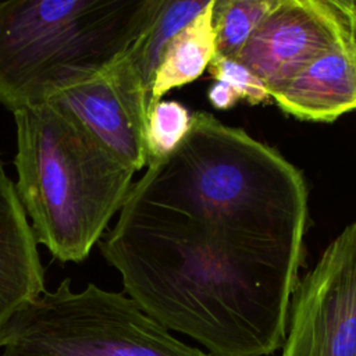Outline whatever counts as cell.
<instances>
[{
  "mask_svg": "<svg viewBox=\"0 0 356 356\" xmlns=\"http://www.w3.org/2000/svg\"><path fill=\"white\" fill-rule=\"evenodd\" d=\"M302 171L196 111L182 142L132 182L99 249L125 295L211 356L281 349L307 228Z\"/></svg>",
  "mask_w": 356,
  "mask_h": 356,
  "instance_id": "6da1fadb",
  "label": "cell"
},
{
  "mask_svg": "<svg viewBox=\"0 0 356 356\" xmlns=\"http://www.w3.org/2000/svg\"><path fill=\"white\" fill-rule=\"evenodd\" d=\"M209 70L214 81L227 85L239 100L242 99L250 104H259L271 99L266 85L236 58L216 54L209 64Z\"/></svg>",
  "mask_w": 356,
  "mask_h": 356,
  "instance_id": "5bb4252c",
  "label": "cell"
},
{
  "mask_svg": "<svg viewBox=\"0 0 356 356\" xmlns=\"http://www.w3.org/2000/svg\"><path fill=\"white\" fill-rule=\"evenodd\" d=\"M348 17H349V22H350V29L356 42V0H343Z\"/></svg>",
  "mask_w": 356,
  "mask_h": 356,
  "instance_id": "2e32d148",
  "label": "cell"
},
{
  "mask_svg": "<svg viewBox=\"0 0 356 356\" xmlns=\"http://www.w3.org/2000/svg\"><path fill=\"white\" fill-rule=\"evenodd\" d=\"M150 92L127 53L92 78L56 93L49 102L75 117L135 172L146 167Z\"/></svg>",
  "mask_w": 356,
  "mask_h": 356,
  "instance_id": "52a82bcc",
  "label": "cell"
},
{
  "mask_svg": "<svg viewBox=\"0 0 356 356\" xmlns=\"http://www.w3.org/2000/svg\"><path fill=\"white\" fill-rule=\"evenodd\" d=\"M207 96L210 103L218 110H227L239 100L236 95L227 85L218 81H214V83L210 86Z\"/></svg>",
  "mask_w": 356,
  "mask_h": 356,
  "instance_id": "9a60e30c",
  "label": "cell"
},
{
  "mask_svg": "<svg viewBox=\"0 0 356 356\" xmlns=\"http://www.w3.org/2000/svg\"><path fill=\"white\" fill-rule=\"evenodd\" d=\"M13 115L15 189L36 242L63 263H81L120 211L135 171L56 104Z\"/></svg>",
  "mask_w": 356,
  "mask_h": 356,
  "instance_id": "7a4b0ae2",
  "label": "cell"
},
{
  "mask_svg": "<svg viewBox=\"0 0 356 356\" xmlns=\"http://www.w3.org/2000/svg\"><path fill=\"white\" fill-rule=\"evenodd\" d=\"M274 0H214L216 54L236 58Z\"/></svg>",
  "mask_w": 356,
  "mask_h": 356,
  "instance_id": "7c38bea8",
  "label": "cell"
},
{
  "mask_svg": "<svg viewBox=\"0 0 356 356\" xmlns=\"http://www.w3.org/2000/svg\"><path fill=\"white\" fill-rule=\"evenodd\" d=\"M209 1L210 0H161L152 22L128 49L127 56L135 65L149 92L152 90L154 74L167 44L181 29L199 15Z\"/></svg>",
  "mask_w": 356,
  "mask_h": 356,
  "instance_id": "8fae6325",
  "label": "cell"
},
{
  "mask_svg": "<svg viewBox=\"0 0 356 356\" xmlns=\"http://www.w3.org/2000/svg\"><path fill=\"white\" fill-rule=\"evenodd\" d=\"M44 289L38 242L0 154V337L13 316Z\"/></svg>",
  "mask_w": 356,
  "mask_h": 356,
  "instance_id": "9c48e42d",
  "label": "cell"
},
{
  "mask_svg": "<svg viewBox=\"0 0 356 356\" xmlns=\"http://www.w3.org/2000/svg\"><path fill=\"white\" fill-rule=\"evenodd\" d=\"M191 113L175 100H160L147 111V163L164 159L182 142L191 125ZM147 165V164H146Z\"/></svg>",
  "mask_w": 356,
  "mask_h": 356,
  "instance_id": "4fadbf2b",
  "label": "cell"
},
{
  "mask_svg": "<svg viewBox=\"0 0 356 356\" xmlns=\"http://www.w3.org/2000/svg\"><path fill=\"white\" fill-rule=\"evenodd\" d=\"M213 3L181 29L167 44L154 74L149 108L171 89L197 79L216 56Z\"/></svg>",
  "mask_w": 356,
  "mask_h": 356,
  "instance_id": "30bf717a",
  "label": "cell"
},
{
  "mask_svg": "<svg viewBox=\"0 0 356 356\" xmlns=\"http://www.w3.org/2000/svg\"><path fill=\"white\" fill-rule=\"evenodd\" d=\"M281 356H356V220L298 282Z\"/></svg>",
  "mask_w": 356,
  "mask_h": 356,
  "instance_id": "5b68a950",
  "label": "cell"
},
{
  "mask_svg": "<svg viewBox=\"0 0 356 356\" xmlns=\"http://www.w3.org/2000/svg\"><path fill=\"white\" fill-rule=\"evenodd\" d=\"M271 99L299 120L332 122L356 111V42L353 33L292 76Z\"/></svg>",
  "mask_w": 356,
  "mask_h": 356,
  "instance_id": "ba28073f",
  "label": "cell"
},
{
  "mask_svg": "<svg viewBox=\"0 0 356 356\" xmlns=\"http://www.w3.org/2000/svg\"><path fill=\"white\" fill-rule=\"evenodd\" d=\"M350 36L343 0H274L236 60L271 97L312 60Z\"/></svg>",
  "mask_w": 356,
  "mask_h": 356,
  "instance_id": "8992f818",
  "label": "cell"
},
{
  "mask_svg": "<svg viewBox=\"0 0 356 356\" xmlns=\"http://www.w3.org/2000/svg\"><path fill=\"white\" fill-rule=\"evenodd\" d=\"M161 0L0 1V104H43L122 57Z\"/></svg>",
  "mask_w": 356,
  "mask_h": 356,
  "instance_id": "3957f363",
  "label": "cell"
},
{
  "mask_svg": "<svg viewBox=\"0 0 356 356\" xmlns=\"http://www.w3.org/2000/svg\"><path fill=\"white\" fill-rule=\"evenodd\" d=\"M1 356H211L175 338L129 296L64 278L7 323Z\"/></svg>",
  "mask_w": 356,
  "mask_h": 356,
  "instance_id": "277c9868",
  "label": "cell"
}]
</instances>
